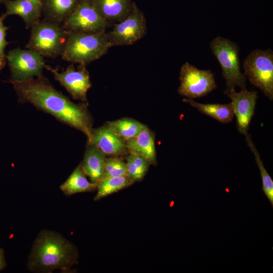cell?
Listing matches in <instances>:
<instances>
[{
    "label": "cell",
    "instance_id": "1",
    "mask_svg": "<svg viewBox=\"0 0 273 273\" xmlns=\"http://www.w3.org/2000/svg\"><path fill=\"white\" fill-rule=\"evenodd\" d=\"M21 103H28L49 113L62 123L83 132L90 143L93 120L87 103L76 104L57 90L46 77L40 76L24 81H12Z\"/></svg>",
    "mask_w": 273,
    "mask_h": 273
},
{
    "label": "cell",
    "instance_id": "2",
    "mask_svg": "<svg viewBox=\"0 0 273 273\" xmlns=\"http://www.w3.org/2000/svg\"><path fill=\"white\" fill-rule=\"evenodd\" d=\"M78 259L73 243L58 232L42 230L33 242L27 267L33 272L51 273L56 269L68 272L78 263Z\"/></svg>",
    "mask_w": 273,
    "mask_h": 273
},
{
    "label": "cell",
    "instance_id": "3",
    "mask_svg": "<svg viewBox=\"0 0 273 273\" xmlns=\"http://www.w3.org/2000/svg\"><path fill=\"white\" fill-rule=\"evenodd\" d=\"M111 47L105 30L95 32L68 31L62 59L86 65L99 59Z\"/></svg>",
    "mask_w": 273,
    "mask_h": 273
},
{
    "label": "cell",
    "instance_id": "4",
    "mask_svg": "<svg viewBox=\"0 0 273 273\" xmlns=\"http://www.w3.org/2000/svg\"><path fill=\"white\" fill-rule=\"evenodd\" d=\"M30 29L26 49L34 51L44 57L55 59L61 56L68 34L62 25L43 19Z\"/></svg>",
    "mask_w": 273,
    "mask_h": 273
},
{
    "label": "cell",
    "instance_id": "5",
    "mask_svg": "<svg viewBox=\"0 0 273 273\" xmlns=\"http://www.w3.org/2000/svg\"><path fill=\"white\" fill-rule=\"evenodd\" d=\"M210 47L221 66L226 86L225 90L235 89L236 86L246 88V77L240 70L237 44L229 39L218 36L211 41Z\"/></svg>",
    "mask_w": 273,
    "mask_h": 273
},
{
    "label": "cell",
    "instance_id": "6",
    "mask_svg": "<svg viewBox=\"0 0 273 273\" xmlns=\"http://www.w3.org/2000/svg\"><path fill=\"white\" fill-rule=\"evenodd\" d=\"M249 81L270 100H273V52L271 49L252 51L243 63Z\"/></svg>",
    "mask_w": 273,
    "mask_h": 273
},
{
    "label": "cell",
    "instance_id": "7",
    "mask_svg": "<svg viewBox=\"0 0 273 273\" xmlns=\"http://www.w3.org/2000/svg\"><path fill=\"white\" fill-rule=\"evenodd\" d=\"M12 81H24L42 75L45 68L44 57L30 49L17 48L6 55Z\"/></svg>",
    "mask_w": 273,
    "mask_h": 273
},
{
    "label": "cell",
    "instance_id": "8",
    "mask_svg": "<svg viewBox=\"0 0 273 273\" xmlns=\"http://www.w3.org/2000/svg\"><path fill=\"white\" fill-rule=\"evenodd\" d=\"M178 93L186 98L203 97L217 88L214 76L210 70H200L188 62L181 66Z\"/></svg>",
    "mask_w": 273,
    "mask_h": 273
},
{
    "label": "cell",
    "instance_id": "9",
    "mask_svg": "<svg viewBox=\"0 0 273 273\" xmlns=\"http://www.w3.org/2000/svg\"><path fill=\"white\" fill-rule=\"evenodd\" d=\"M146 30L144 15L134 5L127 16L115 24L107 34L111 47L128 46L141 39L145 35Z\"/></svg>",
    "mask_w": 273,
    "mask_h": 273
},
{
    "label": "cell",
    "instance_id": "10",
    "mask_svg": "<svg viewBox=\"0 0 273 273\" xmlns=\"http://www.w3.org/2000/svg\"><path fill=\"white\" fill-rule=\"evenodd\" d=\"M108 23L89 0H79L76 7L62 26L67 31L95 32L105 30Z\"/></svg>",
    "mask_w": 273,
    "mask_h": 273
},
{
    "label": "cell",
    "instance_id": "11",
    "mask_svg": "<svg viewBox=\"0 0 273 273\" xmlns=\"http://www.w3.org/2000/svg\"><path fill=\"white\" fill-rule=\"evenodd\" d=\"M45 68L52 73L54 78L73 99L87 103V92L91 87L92 83L86 65L79 64L76 68L73 63H71L61 72L47 65Z\"/></svg>",
    "mask_w": 273,
    "mask_h": 273
},
{
    "label": "cell",
    "instance_id": "12",
    "mask_svg": "<svg viewBox=\"0 0 273 273\" xmlns=\"http://www.w3.org/2000/svg\"><path fill=\"white\" fill-rule=\"evenodd\" d=\"M224 93L232 100L234 116L236 117L238 131L246 135L254 114L257 92L249 91L246 88L239 93L235 89L225 90Z\"/></svg>",
    "mask_w": 273,
    "mask_h": 273
},
{
    "label": "cell",
    "instance_id": "13",
    "mask_svg": "<svg viewBox=\"0 0 273 273\" xmlns=\"http://www.w3.org/2000/svg\"><path fill=\"white\" fill-rule=\"evenodd\" d=\"M106 155L124 156L128 154L126 141L117 135L107 124L93 128L90 143Z\"/></svg>",
    "mask_w": 273,
    "mask_h": 273
},
{
    "label": "cell",
    "instance_id": "14",
    "mask_svg": "<svg viewBox=\"0 0 273 273\" xmlns=\"http://www.w3.org/2000/svg\"><path fill=\"white\" fill-rule=\"evenodd\" d=\"M126 145L128 153L143 157L151 165H157L155 134L147 126L136 136L126 141Z\"/></svg>",
    "mask_w": 273,
    "mask_h": 273
},
{
    "label": "cell",
    "instance_id": "15",
    "mask_svg": "<svg viewBox=\"0 0 273 273\" xmlns=\"http://www.w3.org/2000/svg\"><path fill=\"white\" fill-rule=\"evenodd\" d=\"M99 14L108 22L120 21L131 11L129 0H89Z\"/></svg>",
    "mask_w": 273,
    "mask_h": 273
},
{
    "label": "cell",
    "instance_id": "16",
    "mask_svg": "<svg viewBox=\"0 0 273 273\" xmlns=\"http://www.w3.org/2000/svg\"><path fill=\"white\" fill-rule=\"evenodd\" d=\"M106 154L96 146L87 144L82 162L81 167L90 181L97 183L102 175Z\"/></svg>",
    "mask_w": 273,
    "mask_h": 273
},
{
    "label": "cell",
    "instance_id": "17",
    "mask_svg": "<svg viewBox=\"0 0 273 273\" xmlns=\"http://www.w3.org/2000/svg\"><path fill=\"white\" fill-rule=\"evenodd\" d=\"M3 4L6 11L3 15L5 18L13 15L20 16L27 29L31 28L40 20L41 14L27 0H7Z\"/></svg>",
    "mask_w": 273,
    "mask_h": 273
},
{
    "label": "cell",
    "instance_id": "18",
    "mask_svg": "<svg viewBox=\"0 0 273 273\" xmlns=\"http://www.w3.org/2000/svg\"><path fill=\"white\" fill-rule=\"evenodd\" d=\"M79 0H42L44 19L61 24L74 10Z\"/></svg>",
    "mask_w": 273,
    "mask_h": 273
},
{
    "label": "cell",
    "instance_id": "19",
    "mask_svg": "<svg viewBox=\"0 0 273 273\" xmlns=\"http://www.w3.org/2000/svg\"><path fill=\"white\" fill-rule=\"evenodd\" d=\"M183 101L189 104L200 113L210 116L222 123L232 122L234 117L233 107L231 102L227 104H203L190 98H185Z\"/></svg>",
    "mask_w": 273,
    "mask_h": 273
},
{
    "label": "cell",
    "instance_id": "20",
    "mask_svg": "<svg viewBox=\"0 0 273 273\" xmlns=\"http://www.w3.org/2000/svg\"><path fill=\"white\" fill-rule=\"evenodd\" d=\"M86 176L80 164L60 186V189L67 196L80 193L93 192L96 190L97 183L89 181Z\"/></svg>",
    "mask_w": 273,
    "mask_h": 273
},
{
    "label": "cell",
    "instance_id": "21",
    "mask_svg": "<svg viewBox=\"0 0 273 273\" xmlns=\"http://www.w3.org/2000/svg\"><path fill=\"white\" fill-rule=\"evenodd\" d=\"M134 182L126 174L109 177L100 180L97 183L95 201L116 193L132 185Z\"/></svg>",
    "mask_w": 273,
    "mask_h": 273
},
{
    "label": "cell",
    "instance_id": "22",
    "mask_svg": "<svg viewBox=\"0 0 273 273\" xmlns=\"http://www.w3.org/2000/svg\"><path fill=\"white\" fill-rule=\"evenodd\" d=\"M107 124L119 136L128 140L139 134L147 125L129 118L107 121Z\"/></svg>",
    "mask_w": 273,
    "mask_h": 273
},
{
    "label": "cell",
    "instance_id": "23",
    "mask_svg": "<svg viewBox=\"0 0 273 273\" xmlns=\"http://www.w3.org/2000/svg\"><path fill=\"white\" fill-rule=\"evenodd\" d=\"M247 145L253 153L256 162L259 169L262 184V191L266 196L272 207L273 206V180L265 168L260 154L251 139L247 133L245 135Z\"/></svg>",
    "mask_w": 273,
    "mask_h": 273
},
{
    "label": "cell",
    "instance_id": "24",
    "mask_svg": "<svg viewBox=\"0 0 273 273\" xmlns=\"http://www.w3.org/2000/svg\"><path fill=\"white\" fill-rule=\"evenodd\" d=\"M126 165V175L134 183L141 181L147 173L150 163L143 157L128 153L124 156Z\"/></svg>",
    "mask_w": 273,
    "mask_h": 273
},
{
    "label": "cell",
    "instance_id": "25",
    "mask_svg": "<svg viewBox=\"0 0 273 273\" xmlns=\"http://www.w3.org/2000/svg\"><path fill=\"white\" fill-rule=\"evenodd\" d=\"M123 156L106 157L100 180L105 178L126 174V165Z\"/></svg>",
    "mask_w": 273,
    "mask_h": 273
},
{
    "label": "cell",
    "instance_id": "26",
    "mask_svg": "<svg viewBox=\"0 0 273 273\" xmlns=\"http://www.w3.org/2000/svg\"><path fill=\"white\" fill-rule=\"evenodd\" d=\"M5 17L2 15L0 17V71L6 64V55L5 54V49L9 44L6 40L7 31L9 27L6 26L3 22Z\"/></svg>",
    "mask_w": 273,
    "mask_h": 273
},
{
    "label": "cell",
    "instance_id": "27",
    "mask_svg": "<svg viewBox=\"0 0 273 273\" xmlns=\"http://www.w3.org/2000/svg\"><path fill=\"white\" fill-rule=\"evenodd\" d=\"M6 266V262L5 258V254L3 249L0 248V271L3 270Z\"/></svg>",
    "mask_w": 273,
    "mask_h": 273
},
{
    "label": "cell",
    "instance_id": "28",
    "mask_svg": "<svg viewBox=\"0 0 273 273\" xmlns=\"http://www.w3.org/2000/svg\"><path fill=\"white\" fill-rule=\"evenodd\" d=\"M32 3L36 9L41 14L42 0H27Z\"/></svg>",
    "mask_w": 273,
    "mask_h": 273
},
{
    "label": "cell",
    "instance_id": "29",
    "mask_svg": "<svg viewBox=\"0 0 273 273\" xmlns=\"http://www.w3.org/2000/svg\"><path fill=\"white\" fill-rule=\"evenodd\" d=\"M7 0H0V5L1 4H4L5 2H6Z\"/></svg>",
    "mask_w": 273,
    "mask_h": 273
}]
</instances>
